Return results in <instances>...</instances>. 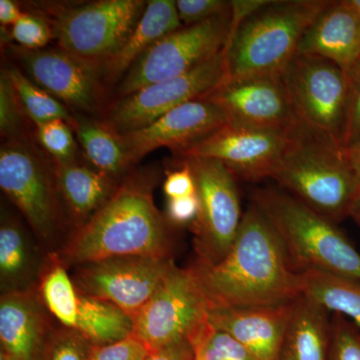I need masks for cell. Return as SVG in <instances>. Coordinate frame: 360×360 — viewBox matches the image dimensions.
<instances>
[{
	"label": "cell",
	"mask_w": 360,
	"mask_h": 360,
	"mask_svg": "<svg viewBox=\"0 0 360 360\" xmlns=\"http://www.w3.org/2000/svg\"><path fill=\"white\" fill-rule=\"evenodd\" d=\"M227 122L224 110L205 96L182 104L142 129L120 135L134 165L160 148L181 153Z\"/></svg>",
	"instance_id": "e0dca14e"
},
{
	"label": "cell",
	"mask_w": 360,
	"mask_h": 360,
	"mask_svg": "<svg viewBox=\"0 0 360 360\" xmlns=\"http://www.w3.org/2000/svg\"><path fill=\"white\" fill-rule=\"evenodd\" d=\"M195 360H202V359H201L200 357L198 356V355L195 354Z\"/></svg>",
	"instance_id": "c3c4849f"
},
{
	"label": "cell",
	"mask_w": 360,
	"mask_h": 360,
	"mask_svg": "<svg viewBox=\"0 0 360 360\" xmlns=\"http://www.w3.org/2000/svg\"><path fill=\"white\" fill-rule=\"evenodd\" d=\"M56 328L37 290L0 296V343L15 360H40Z\"/></svg>",
	"instance_id": "ac0fdd59"
},
{
	"label": "cell",
	"mask_w": 360,
	"mask_h": 360,
	"mask_svg": "<svg viewBox=\"0 0 360 360\" xmlns=\"http://www.w3.org/2000/svg\"><path fill=\"white\" fill-rule=\"evenodd\" d=\"M347 155L360 188V143L354 148L347 149Z\"/></svg>",
	"instance_id": "ee69618b"
},
{
	"label": "cell",
	"mask_w": 360,
	"mask_h": 360,
	"mask_svg": "<svg viewBox=\"0 0 360 360\" xmlns=\"http://www.w3.org/2000/svg\"><path fill=\"white\" fill-rule=\"evenodd\" d=\"M231 13L198 25L182 26L158 39L118 82L120 98L137 90L184 75L224 51Z\"/></svg>",
	"instance_id": "30bf717a"
},
{
	"label": "cell",
	"mask_w": 360,
	"mask_h": 360,
	"mask_svg": "<svg viewBox=\"0 0 360 360\" xmlns=\"http://www.w3.org/2000/svg\"><path fill=\"white\" fill-rule=\"evenodd\" d=\"M345 71L348 89L345 148L348 149L360 143V58Z\"/></svg>",
	"instance_id": "8d00e7d4"
},
{
	"label": "cell",
	"mask_w": 360,
	"mask_h": 360,
	"mask_svg": "<svg viewBox=\"0 0 360 360\" xmlns=\"http://www.w3.org/2000/svg\"><path fill=\"white\" fill-rule=\"evenodd\" d=\"M0 187L49 253L65 243L70 224L59 194L53 161L27 139L4 142L0 149Z\"/></svg>",
	"instance_id": "8992f818"
},
{
	"label": "cell",
	"mask_w": 360,
	"mask_h": 360,
	"mask_svg": "<svg viewBox=\"0 0 360 360\" xmlns=\"http://www.w3.org/2000/svg\"><path fill=\"white\" fill-rule=\"evenodd\" d=\"M22 13L20 6L13 0H0V23L2 27L13 26Z\"/></svg>",
	"instance_id": "7bdbcfd3"
},
{
	"label": "cell",
	"mask_w": 360,
	"mask_h": 360,
	"mask_svg": "<svg viewBox=\"0 0 360 360\" xmlns=\"http://www.w3.org/2000/svg\"><path fill=\"white\" fill-rule=\"evenodd\" d=\"M175 265L172 258L116 257L72 267L78 291L112 303L131 319Z\"/></svg>",
	"instance_id": "4fadbf2b"
},
{
	"label": "cell",
	"mask_w": 360,
	"mask_h": 360,
	"mask_svg": "<svg viewBox=\"0 0 360 360\" xmlns=\"http://www.w3.org/2000/svg\"><path fill=\"white\" fill-rule=\"evenodd\" d=\"M25 115L8 77L1 70L0 77V132L6 141L27 139Z\"/></svg>",
	"instance_id": "1f68e13d"
},
{
	"label": "cell",
	"mask_w": 360,
	"mask_h": 360,
	"mask_svg": "<svg viewBox=\"0 0 360 360\" xmlns=\"http://www.w3.org/2000/svg\"><path fill=\"white\" fill-rule=\"evenodd\" d=\"M328 0L269 1L238 26L224 47L227 78L279 73L297 52Z\"/></svg>",
	"instance_id": "5b68a950"
},
{
	"label": "cell",
	"mask_w": 360,
	"mask_h": 360,
	"mask_svg": "<svg viewBox=\"0 0 360 360\" xmlns=\"http://www.w3.org/2000/svg\"><path fill=\"white\" fill-rule=\"evenodd\" d=\"M175 1L150 0L141 20L120 51L101 68L104 84L120 82L142 54L168 33L182 27Z\"/></svg>",
	"instance_id": "cb8c5ba5"
},
{
	"label": "cell",
	"mask_w": 360,
	"mask_h": 360,
	"mask_svg": "<svg viewBox=\"0 0 360 360\" xmlns=\"http://www.w3.org/2000/svg\"><path fill=\"white\" fill-rule=\"evenodd\" d=\"M343 4L354 13L355 18L360 21V0H342Z\"/></svg>",
	"instance_id": "bcb514c9"
},
{
	"label": "cell",
	"mask_w": 360,
	"mask_h": 360,
	"mask_svg": "<svg viewBox=\"0 0 360 360\" xmlns=\"http://www.w3.org/2000/svg\"><path fill=\"white\" fill-rule=\"evenodd\" d=\"M296 54H309L347 70L360 58V21L341 1H330L307 28Z\"/></svg>",
	"instance_id": "44dd1931"
},
{
	"label": "cell",
	"mask_w": 360,
	"mask_h": 360,
	"mask_svg": "<svg viewBox=\"0 0 360 360\" xmlns=\"http://www.w3.org/2000/svg\"><path fill=\"white\" fill-rule=\"evenodd\" d=\"M349 217L354 220L355 224L360 226V189L354 201H352V207L349 210Z\"/></svg>",
	"instance_id": "f6af8a7d"
},
{
	"label": "cell",
	"mask_w": 360,
	"mask_h": 360,
	"mask_svg": "<svg viewBox=\"0 0 360 360\" xmlns=\"http://www.w3.org/2000/svg\"><path fill=\"white\" fill-rule=\"evenodd\" d=\"M207 302L191 267H172L135 315L134 335L150 352L191 340L208 321Z\"/></svg>",
	"instance_id": "8fae6325"
},
{
	"label": "cell",
	"mask_w": 360,
	"mask_h": 360,
	"mask_svg": "<svg viewBox=\"0 0 360 360\" xmlns=\"http://www.w3.org/2000/svg\"><path fill=\"white\" fill-rule=\"evenodd\" d=\"M53 25L39 13H23L11 26V37L16 45L30 51L44 49L54 37Z\"/></svg>",
	"instance_id": "d6a6232c"
},
{
	"label": "cell",
	"mask_w": 360,
	"mask_h": 360,
	"mask_svg": "<svg viewBox=\"0 0 360 360\" xmlns=\"http://www.w3.org/2000/svg\"><path fill=\"white\" fill-rule=\"evenodd\" d=\"M163 191L168 198H186L196 194L195 180L191 168L182 161L181 167L167 175Z\"/></svg>",
	"instance_id": "ab89813d"
},
{
	"label": "cell",
	"mask_w": 360,
	"mask_h": 360,
	"mask_svg": "<svg viewBox=\"0 0 360 360\" xmlns=\"http://www.w3.org/2000/svg\"><path fill=\"white\" fill-rule=\"evenodd\" d=\"M270 0H232L231 1V33L238 30L243 21L250 18L260 8L266 6Z\"/></svg>",
	"instance_id": "60d3db41"
},
{
	"label": "cell",
	"mask_w": 360,
	"mask_h": 360,
	"mask_svg": "<svg viewBox=\"0 0 360 360\" xmlns=\"http://www.w3.org/2000/svg\"><path fill=\"white\" fill-rule=\"evenodd\" d=\"M271 179L336 224L349 217L360 189L345 146L298 122L286 131L283 153Z\"/></svg>",
	"instance_id": "3957f363"
},
{
	"label": "cell",
	"mask_w": 360,
	"mask_h": 360,
	"mask_svg": "<svg viewBox=\"0 0 360 360\" xmlns=\"http://www.w3.org/2000/svg\"><path fill=\"white\" fill-rule=\"evenodd\" d=\"M9 51L35 84L75 113L90 116L103 108L104 84L97 68L60 49L30 51L11 44Z\"/></svg>",
	"instance_id": "9a60e30c"
},
{
	"label": "cell",
	"mask_w": 360,
	"mask_h": 360,
	"mask_svg": "<svg viewBox=\"0 0 360 360\" xmlns=\"http://www.w3.org/2000/svg\"><path fill=\"white\" fill-rule=\"evenodd\" d=\"M72 129L92 167L118 180L129 174L132 162L123 146L122 135L108 123L75 113Z\"/></svg>",
	"instance_id": "d4e9b609"
},
{
	"label": "cell",
	"mask_w": 360,
	"mask_h": 360,
	"mask_svg": "<svg viewBox=\"0 0 360 360\" xmlns=\"http://www.w3.org/2000/svg\"><path fill=\"white\" fill-rule=\"evenodd\" d=\"M0 360H15L13 357H11V355L7 354L6 352H0Z\"/></svg>",
	"instance_id": "7dc6e473"
},
{
	"label": "cell",
	"mask_w": 360,
	"mask_h": 360,
	"mask_svg": "<svg viewBox=\"0 0 360 360\" xmlns=\"http://www.w3.org/2000/svg\"><path fill=\"white\" fill-rule=\"evenodd\" d=\"M182 161L193 172L200 205L198 219L191 224L194 264L210 266L231 250L243 221L236 177L219 160L184 158Z\"/></svg>",
	"instance_id": "9c48e42d"
},
{
	"label": "cell",
	"mask_w": 360,
	"mask_h": 360,
	"mask_svg": "<svg viewBox=\"0 0 360 360\" xmlns=\"http://www.w3.org/2000/svg\"><path fill=\"white\" fill-rule=\"evenodd\" d=\"M153 169L129 172L110 200L59 248L68 269L116 257L172 258V225L156 207Z\"/></svg>",
	"instance_id": "7a4b0ae2"
},
{
	"label": "cell",
	"mask_w": 360,
	"mask_h": 360,
	"mask_svg": "<svg viewBox=\"0 0 360 360\" xmlns=\"http://www.w3.org/2000/svg\"><path fill=\"white\" fill-rule=\"evenodd\" d=\"M37 291L45 309L63 328L75 330L77 326L79 291L68 269L56 252L49 253L40 276Z\"/></svg>",
	"instance_id": "83f0119b"
},
{
	"label": "cell",
	"mask_w": 360,
	"mask_h": 360,
	"mask_svg": "<svg viewBox=\"0 0 360 360\" xmlns=\"http://www.w3.org/2000/svg\"><path fill=\"white\" fill-rule=\"evenodd\" d=\"M35 137L54 162L77 160V146L73 129L65 120L40 123L35 127Z\"/></svg>",
	"instance_id": "4dcf8cb0"
},
{
	"label": "cell",
	"mask_w": 360,
	"mask_h": 360,
	"mask_svg": "<svg viewBox=\"0 0 360 360\" xmlns=\"http://www.w3.org/2000/svg\"><path fill=\"white\" fill-rule=\"evenodd\" d=\"M330 338V312L298 296L291 305L279 360H328Z\"/></svg>",
	"instance_id": "603a6c76"
},
{
	"label": "cell",
	"mask_w": 360,
	"mask_h": 360,
	"mask_svg": "<svg viewBox=\"0 0 360 360\" xmlns=\"http://www.w3.org/2000/svg\"><path fill=\"white\" fill-rule=\"evenodd\" d=\"M279 75L296 120L345 146L348 103L345 70L328 59L295 54Z\"/></svg>",
	"instance_id": "ba28073f"
},
{
	"label": "cell",
	"mask_w": 360,
	"mask_h": 360,
	"mask_svg": "<svg viewBox=\"0 0 360 360\" xmlns=\"http://www.w3.org/2000/svg\"><path fill=\"white\" fill-rule=\"evenodd\" d=\"M206 97L224 110L229 122L277 131L297 122L279 73L226 78Z\"/></svg>",
	"instance_id": "2e32d148"
},
{
	"label": "cell",
	"mask_w": 360,
	"mask_h": 360,
	"mask_svg": "<svg viewBox=\"0 0 360 360\" xmlns=\"http://www.w3.org/2000/svg\"><path fill=\"white\" fill-rule=\"evenodd\" d=\"M49 253L18 215L1 210L0 290L4 293L37 290Z\"/></svg>",
	"instance_id": "ffe728a7"
},
{
	"label": "cell",
	"mask_w": 360,
	"mask_h": 360,
	"mask_svg": "<svg viewBox=\"0 0 360 360\" xmlns=\"http://www.w3.org/2000/svg\"><path fill=\"white\" fill-rule=\"evenodd\" d=\"M191 267L210 310L283 304L302 295L300 272L274 225L255 203L243 213L226 255L217 264Z\"/></svg>",
	"instance_id": "6da1fadb"
},
{
	"label": "cell",
	"mask_w": 360,
	"mask_h": 360,
	"mask_svg": "<svg viewBox=\"0 0 360 360\" xmlns=\"http://www.w3.org/2000/svg\"><path fill=\"white\" fill-rule=\"evenodd\" d=\"M150 352L136 336L104 345H89L86 360H143Z\"/></svg>",
	"instance_id": "74e56055"
},
{
	"label": "cell",
	"mask_w": 360,
	"mask_h": 360,
	"mask_svg": "<svg viewBox=\"0 0 360 360\" xmlns=\"http://www.w3.org/2000/svg\"><path fill=\"white\" fill-rule=\"evenodd\" d=\"M177 15L184 26H191L231 13V1L224 0H177Z\"/></svg>",
	"instance_id": "d590c367"
},
{
	"label": "cell",
	"mask_w": 360,
	"mask_h": 360,
	"mask_svg": "<svg viewBox=\"0 0 360 360\" xmlns=\"http://www.w3.org/2000/svg\"><path fill=\"white\" fill-rule=\"evenodd\" d=\"M191 341L202 360H257L233 336L208 321Z\"/></svg>",
	"instance_id": "f546056e"
},
{
	"label": "cell",
	"mask_w": 360,
	"mask_h": 360,
	"mask_svg": "<svg viewBox=\"0 0 360 360\" xmlns=\"http://www.w3.org/2000/svg\"><path fill=\"white\" fill-rule=\"evenodd\" d=\"M53 168L72 231L89 221L110 200L122 182L77 160L65 163L53 161Z\"/></svg>",
	"instance_id": "7402d4cb"
},
{
	"label": "cell",
	"mask_w": 360,
	"mask_h": 360,
	"mask_svg": "<svg viewBox=\"0 0 360 360\" xmlns=\"http://www.w3.org/2000/svg\"><path fill=\"white\" fill-rule=\"evenodd\" d=\"M300 293L360 329V281L316 270L300 272Z\"/></svg>",
	"instance_id": "484cf974"
},
{
	"label": "cell",
	"mask_w": 360,
	"mask_h": 360,
	"mask_svg": "<svg viewBox=\"0 0 360 360\" xmlns=\"http://www.w3.org/2000/svg\"><path fill=\"white\" fill-rule=\"evenodd\" d=\"M328 360H360V329L340 314L331 315Z\"/></svg>",
	"instance_id": "e575fe53"
},
{
	"label": "cell",
	"mask_w": 360,
	"mask_h": 360,
	"mask_svg": "<svg viewBox=\"0 0 360 360\" xmlns=\"http://www.w3.org/2000/svg\"><path fill=\"white\" fill-rule=\"evenodd\" d=\"M143 360H195V350L191 340L153 350Z\"/></svg>",
	"instance_id": "b9f144b4"
},
{
	"label": "cell",
	"mask_w": 360,
	"mask_h": 360,
	"mask_svg": "<svg viewBox=\"0 0 360 360\" xmlns=\"http://www.w3.org/2000/svg\"><path fill=\"white\" fill-rule=\"evenodd\" d=\"M226 78V59L222 51L184 75L118 98L110 104L103 120L117 134H129L150 124L182 104L207 96Z\"/></svg>",
	"instance_id": "7c38bea8"
},
{
	"label": "cell",
	"mask_w": 360,
	"mask_h": 360,
	"mask_svg": "<svg viewBox=\"0 0 360 360\" xmlns=\"http://www.w3.org/2000/svg\"><path fill=\"white\" fill-rule=\"evenodd\" d=\"M89 343L77 331L56 326L40 360H86Z\"/></svg>",
	"instance_id": "836d02e7"
},
{
	"label": "cell",
	"mask_w": 360,
	"mask_h": 360,
	"mask_svg": "<svg viewBox=\"0 0 360 360\" xmlns=\"http://www.w3.org/2000/svg\"><path fill=\"white\" fill-rule=\"evenodd\" d=\"M4 70L20 99L25 115L35 127L54 120H65L72 127L75 113H71L68 106L35 84L30 78L26 77L18 68L11 66Z\"/></svg>",
	"instance_id": "f1b7e54d"
},
{
	"label": "cell",
	"mask_w": 360,
	"mask_h": 360,
	"mask_svg": "<svg viewBox=\"0 0 360 360\" xmlns=\"http://www.w3.org/2000/svg\"><path fill=\"white\" fill-rule=\"evenodd\" d=\"M285 141L286 131L229 122L177 155L219 160L236 179L259 181L272 179Z\"/></svg>",
	"instance_id": "5bb4252c"
},
{
	"label": "cell",
	"mask_w": 360,
	"mask_h": 360,
	"mask_svg": "<svg viewBox=\"0 0 360 360\" xmlns=\"http://www.w3.org/2000/svg\"><path fill=\"white\" fill-rule=\"evenodd\" d=\"M292 302L266 307L214 309L208 321L233 336L257 360H279Z\"/></svg>",
	"instance_id": "d6986e66"
},
{
	"label": "cell",
	"mask_w": 360,
	"mask_h": 360,
	"mask_svg": "<svg viewBox=\"0 0 360 360\" xmlns=\"http://www.w3.org/2000/svg\"><path fill=\"white\" fill-rule=\"evenodd\" d=\"M200 208L198 193L186 198H168L165 215L170 225L182 226L195 221Z\"/></svg>",
	"instance_id": "f35d334b"
},
{
	"label": "cell",
	"mask_w": 360,
	"mask_h": 360,
	"mask_svg": "<svg viewBox=\"0 0 360 360\" xmlns=\"http://www.w3.org/2000/svg\"><path fill=\"white\" fill-rule=\"evenodd\" d=\"M143 0H99L60 9L53 21L59 49L101 71L120 51L146 11Z\"/></svg>",
	"instance_id": "52a82bcc"
},
{
	"label": "cell",
	"mask_w": 360,
	"mask_h": 360,
	"mask_svg": "<svg viewBox=\"0 0 360 360\" xmlns=\"http://www.w3.org/2000/svg\"><path fill=\"white\" fill-rule=\"evenodd\" d=\"M252 203L274 225L296 271L316 270L360 281V253L335 222L272 187L255 191Z\"/></svg>",
	"instance_id": "277c9868"
},
{
	"label": "cell",
	"mask_w": 360,
	"mask_h": 360,
	"mask_svg": "<svg viewBox=\"0 0 360 360\" xmlns=\"http://www.w3.org/2000/svg\"><path fill=\"white\" fill-rule=\"evenodd\" d=\"M75 331L89 345H110L134 335V321L112 303L79 291Z\"/></svg>",
	"instance_id": "4316f807"
}]
</instances>
